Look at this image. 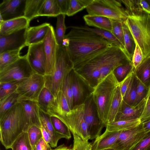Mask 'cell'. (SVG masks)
Masks as SVG:
<instances>
[{"mask_svg":"<svg viewBox=\"0 0 150 150\" xmlns=\"http://www.w3.org/2000/svg\"><path fill=\"white\" fill-rule=\"evenodd\" d=\"M26 0H4L0 4V16L4 21L24 16Z\"/></svg>","mask_w":150,"mask_h":150,"instance_id":"16","label":"cell"},{"mask_svg":"<svg viewBox=\"0 0 150 150\" xmlns=\"http://www.w3.org/2000/svg\"><path fill=\"white\" fill-rule=\"evenodd\" d=\"M50 25L45 23L40 25L29 27L27 29L25 45L28 46L43 42Z\"/></svg>","mask_w":150,"mask_h":150,"instance_id":"20","label":"cell"},{"mask_svg":"<svg viewBox=\"0 0 150 150\" xmlns=\"http://www.w3.org/2000/svg\"><path fill=\"white\" fill-rule=\"evenodd\" d=\"M83 103L84 118L88 127L91 140L93 139L100 135L102 130L105 126L98 117L91 92L86 97Z\"/></svg>","mask_w":150,"mask_h":150,"instance_id":"11","label":"cell"},{"mask_svg":"<svg viewBox=\"0 0 150 150\" xmlns=\"http://www.w3.org/2000/svg\"><path fill=\"white\" fill-rule=\"evenodd\" d=\"M39 115L41 126L50 135L54 146L56 147L58 141L62 138H64V137L55 131L49 115L40 109Z\"/></svg>","mask_w":150,"mask_h":150,"instance_id":"28","label":"cell"},{"mask_svg":"<svg viewBox=\"0 0 150 150\" xmlns=\"http://www.w3.org/2000/svg\"><path fill=\"white\" fill-rule=\"evenodd\" d=\"M129 16H138L145 13L140 3V0H120Z\"/></svg>","mask_w":150,"mask_h":150,"instance_id":"35","label":"cell"},{"mask_svg":"<svg viewBox=\"0 0 150 150\" xmlns=\"http://www.w3.org/2000/svg\"><path fill=\"white\" fill-rule=\"evenodd\" d=\"M21 81H13L0 83V101L16 91Z\"/></svg>","mask_w":150,"mask_h":150,"instance_id":"41","label":"cell"},{"mask_svg":"<svg viewBox=\"0 0 150 150\" xmlns=\"http://www.w3.org/2000/svg\"><path fill=\"white\" fill-rule=\"evenodd\" d=\"M135 76L146 87H150V56L144 59L134 69Z\"/></svg>","mask_w":150,"mask_h":150,"instance_id":"25","label":"cell"},{"mask_svg":"<svg viewBox=\"0 0 150 150\" xmlns=\"http://www.w3.org/2000/svg\"><path fill=\"white\" fill-rule=\"evenodd\" d=\"M68 28L71 29L65 35L62 45L66 47L73 69L115 45L93 32L76 26Z\"/></svg>","mask_w":150,"mask_h":150,"instance_id":"2","label":"cell"},{"mask_svg":"<svg viewBox=\"0 0 150 150\" xmlns=\"http://www.w3.org/2000/svg\"><path fill=\"white\" fill-rule=\"evenodd\" d=\"M40 128L33 125L28 128L27 132L32 146H35L38 142L42 137Z\"/></svg>","mask_w":150,"mask_h":150,"instance_id":"46","label":"cell"},{"mask_svg":"<svg viewBox=\"0 0 150 150\" xmlns=\"http://www.w3.org/2000/svg\"><path fill=\"white\" fill-rule=\"evenodd\" d=\"M20 50L5 52L0 54V71L17 60L21 57Z\"/></svg>","mask_w":150,"mask_h":150,"instance_id":"34","label":"cell"},{"mask_svg":"<svg viewBox=\"0 0 150 150\" xmlns=\"http://www.w3.org/2000/svg\"><path fill=\"white\" fill-rule=\"evenodd\" d=\"M148 133L144 130L141 123L134 128L121 131L111 148L114 150H132Z\"/></svg>","mask_w":150,"mask_h":150,"instance_id":"12","label":"cell"},{"mask_svg":"<svg viewBox=\"0 0 150 150\" xmlns=\"http://www.w3.org/2000/svg\"><path fill=\"white\" fill-rule=\"evenodd\" d=\"M134 77V71L130 73L123 81L119 83L122 98L131 86Z\"/></svg>","mask_w":150,"mask_h":150,"instance_id":"49","label":"cell"},{"mask_svg":"<svg viewBox=\"0 0 150 150\" xmlns=\"http://www.w3.org/2000/svg\"><path fill=\"white\" fill-rule=\"evenodd\" d=\"M74 141L73 150H92V144L75 133L72 134Z\"/></svg>","mask_w":150,"mask_h":150,"instance_id":"45","label":"cell"},{"mask_svg":"<svg viewBox=\"0 0 150 150\" xmlns=\"http://www.w3.org/2000/svg\"><path fill=\"white\" fill-rule=\"evenodd\" d=\"M137 79L134 75V79L131 87L126 92L123 100L128 105L135 106L137 99Z\"/></svg>","mask_w":150,"mask_h":150,"instance_id":"44","label":"cell"},{"mask_svg":"<svg viewBox=\"0 0 150 150\" xmlns=\"http://www.w3.org/2000/svg\"><path fill=\"white\" fill-rule=\"evenodd\" d=\"M141 123L139 119L114 121L108 123L106 130L110 132H120L134 128Z\"/></svg>","mask_w":150,"mask_h":150,"instance_id":"26","label":"cell"},{"mask_svg":"<svg viewBox=\"0 0 150 150\" xmlns=\"http://www.w3.org/2000/svg\"><path fill=\"white\" fill-rule=\"evenodd\" d=\"M71 110L65 96L60 90L56 98L55 107L49 116H55L60 119Z\"/></svg>","mask_w":150,"mask_h":150,"instance_id":"27","label":"cell"},{"mask_svg":"<svg viewBox=\"0 0 150 150\" xmlns=\"http://www.w3.org/2000/svg\"><path fill=\"white\" fill-rule=\"evenodd\" d=\"M25 126L24 113L20 102L0 117V141L6 149L11 148Z\"/></svg>","mask_w":150,"mask_h":150,"instance_id":"3","label":"cell"},{"mask_svg":"<svg viewBox=\"0 0 150 150\" xmlns=\"http://www.w3.org/2000/svg\"><path fill=\"white\" fill-rule=\"evenodd\" d=\"M120 132H110L105 129L97 137L92 144V150H103L111 148L117 140Z\"/></svg>","mask_w":150,"mask_h":150,"instance_id":"21","label":"cell"},{"mask_svg":"<svg viewBox=\"0 0 150 150\" xmlns=\"http://www.w3.org/2000/svg\"><path fill=\"white\" fill-rule=\"evenodd\" d=\"M143 128L146 133L150 132V119L142 123Z\"/></svg>","mask_w":150,"mask_h":150,"instance_id":"57","label":"cell"},{"mask_svg":"<svg viewBox=\"0 0 150 150\" xmlns=\"http://www.w3.org/2000/svg\"><path fill=\"white\" fill-rule=\"evenodd\" d=\"M146 100L144 110L139 118L141 123L150 119V87Z\"/></svg>","mask_w":150,"mask_h":150,"instance_id":"51","label":"cell"},{"mask_svg":"<svg viewBox=\"0 0 150 150\" xmlns=\"http://www.w3.org/2000/svg\"><path fill=\"white\" fill-rule=\"evenodd\" d=\"M60 90L62 92L67 101L69 108L71 110L74 107L72 92L71 85L70 73L65 78Z\"/></svg>","mask_w":150,"mask_h":150,"instance_id":"43","label":"cell"},{"mask_svg":"<svg viewBox=\"0 0 150 150\" xmlns=\"http://www.w3.org/2000/svg\"><path fill=\"white\" fill-rule=\"evenodd\" d=\"M76 27L79 28L93 32L108 41L125 50L124 46L111 32L105 30L98 28H92L86 26Z\"/></svg>","mask_w":150,"mask_h":150,"instance_id":"33","label":"cell"},{"mask_svg":"<svg viewBox=\"0 0 150 150\" xmlns=\"http://www.w3.org/2000/svg\"><path fill=\"white\" fill-rule=\"evenodd\" d=\"M132 62L125 50L115 45L96 54L73 69L89 90L118 66Z\"/></svg>","mask_w":150,"mask_h":150,"instance_id":"1","label":"cell"},{"mask_svg":"<svg viewBox=\"0 0 150 150\" xmlns=\"http://www.w3.org/2000/svg\"><path fill=\"white\" fill-rule=\"evenodd\" d=\"M61 14L57 0H45L40 9L39 16L57 17Z\"/></svg>","mask_w":150,"mask_h":150,"instance_id":"29","label":"cell"},{"mask_svg":"<svg viewBox=\"0 0 150 150\" xmlns=\"http://www.w3.org/2000/svg\"><path fill=\"white\" fill-rule=\"evenodd\" d=\"M20 102V96L16 91L0 101V117Z\"/></svg>","mask_w":150,"mask_h":150,"instance_id":"36","label":"cell"},{"mask_svg":"<svg viewBox=\"0 0 150 150\" xmlns=\"http://www.w3.org/2000/svg\"><path fill=\"white\" fill-rule=\"evenodd\" d=\"M28 28L7 35H0V54L8 51L21 50L26 46V36Z\"/></svg>","mask_w":150,"mask_h":150,"instance_id":"15","label":"cell"},{"mask_svg":"<svg viewBox=\"0 0 150 150\" xmlns=\"http://www.w3.org/2000/svg\"><path fill=\"white\" fill-rule=\"evenodd\" d=\"M112 22L111 33L124 47L125 42L122 22L112 20Z\"/></svg>","mask_w":150,"mask_h":150,"instance_id":"47","label":"cell"},{"mask_svg":"<svg viewBox=\"0 0 150 150\" xmlns=\"http://www.w3.org/2000/svg\"><path fill=\"white\" fill-rule=\"evenodd\" d=\"M44 0H26L24 16L30 22L39 16L40 9Z\"/></svg>","mask_w":150,"mask_h":150,"instance_id":"30","label":"cell"},{"mask_svg":"<svg viewBox=\"0 0 150 150\" xmlns=\"http://www.w3.org/2000/svg\"><path fill=\"white\" fill-rule=\"evenodd\" d=\"M124 22L141 50L144 59L150 56V15L129 16Z\"/></svg>","mask_w":150,"mask_h":150,"instance_id":"6","label":"cell"},{"mask_svg":"<svg viewBox=\"0 0 150 150\" xmlns=\"http://www.w3.org/2000/svg\"><path fill=\"white\" fill-rule=\"evenodd\" d=\"M149 88L137 79V99L135 106L146 98L148 93Z\"/></svg>","mask_w":150,"mask_h":150,"instance_id":"48","label":"cell"},{"mask_svg":"<svg viewBox=\"0 0 150 150\" xmlns=\"http://www.w3.org/2000/svg\"><path fill=\"white\" fill-rule=\"evenodd\" d=\"M132 150H150V132Z\"/></svg>","mask_w":150,"mask_h":150,"instance_id":"52","label":"cell"},{"mask_svg":"<svg viewBox=\"0 0 150 150\" xmlns=\"http://www.w3.org/2000/svg\"><path fill=\"white\" fill-rule=\"evenodd\" d=\"M123 98L122 96L119 84L115 92L108 115V123L114 121L115 117L120 108Z\"/></svg>","mask_w":150,"mask_h":150,"instance_id":"31","label":"cell"},{"mask_svg":"<svg viewBox=\"0 0 150 150\" xmlns=\"http://www.w3.org/2000/svg\"><path fill=\"white\" fill-rule=\"evenodd\" d=\"M35 73L28 62L26 54L21 56L15 62L0 71V83L21 81Z\"/></svg>","mask_w":150,"mask_h":150,"instance_id":"8","label":"cell"},{"mask_svg":"<svg viewBox=\"0 0 150 150\" xmlns=\"http://www.w3.org/2000/svg\"><path fill=\"white\" fill-rule=\"evenodd\" d=\"M146 101V98L144 99L138 105L133 106L123 100L114 121L139 119L144 110Z\"/></svg>","mask_w":150,"mask_h":150,"instance_id":"18","label":"cell"},{"mask_svg":"<svg viewBox=\"0 0 150 150\" xmlns=\"http://www.w3.org/2000/svg\"><path fill=\"white\" fill-rule=\"evenodd\" d=\"M50 147L47 150H51V147Z\"/></svg>","mask_w":150,"mask_h":150,"instance_id":"62","label":"cell"},{"mask_svg":"<svg viewBox=\"0 0 150 150\" xmlns=\"http://www.w3.org/2000/svg\"><path fill=\"white\" fill-rule=\"evenodd\" d=\"M93 0H70L69 8L67 15L72 16L86 8Z\"/></svg>","mask_w":150,"mask_h":150,"instance_id":"42","label":"cell"},{"mask_svg":"<svg viewBox=\"0 0 150 150\" xmlns=\"http://www.w3.org/2000/svg\"><path fill=\"white\" fill-rule=\"evenodd\" d=\"M23 108L25 116V127L23 132H27L33 125L41 128L40 109L37 102L30 100H22L20 102Z\"/></svg>","mask_w":150,"mask_h":150,"instance_id":"17","label":"cell"},{"mask_svg":"<svg viewBox=\"0 0 150 150\" xmlns=\"http://www.w3.org/2000/svg\"><path fill=\"white\" fill-rule=\"evenodd\" d=\"M51 147L45 141L42 137L39 140L35 145L36 150H47Z\"/></svg>","mask_w":150,"mask_h":150,"instance_id":"54","label":"cell"},{"mask_svg":"<svg viewBox=\"0 0 150 150\" xmlns=\"http://www.w3.org/2000/svg\"><path fill=\"white\" fill-rule=\"evenodd\" d=\"M134 71L132 63L130 62L118 66L114 70L113 72L117 81L120 83Z\"/></svg>","mask_w":150,"mask_h":150,"instance_id":"40","label":"cell"},{"mask_svg":"<svg viewBox=\"0 0 150 150\" xmlns=\"http://www.w3.org/2000/svg\"><path fill=\"white\" fill-rule=\"evenodd\" d=\"M46 58L45 75L50 74L54 66L58 45L55 36V30L50 25L43 42Z\"/></svg>","mask_w":150,"mask_h":150,"instance_id":"14","label":"cell"},{"mask_svg":"<svg viewBox=\"0 0 150 150\" xmlns=\"http://www.w3.org/2000/svg\"><path fill=\"white\" fill-rule=\"evenodd\" d=\"M30 23L24 16L4 21L0 23V35H7L28 28Z\"/></svg>","mask_w":150,"mask_h":150,"instance_id":"19","label":"cell"},{"mask_svg":"<svg viewBox=\"0 0 150 150\" xmlns=\"http://www.w3.org/2000/svg\"><path fill=\"white\" fill-rule=\"evenodd\" d=\"M50 117L55 131L63 136L64 138L67 139H70L71 137V131L67 125L57 117L54 116Z\"/></svg>","mask_w":150,"mask_h":150,"instance_id":"39","label":"cell"},{"mask_svg":"<svg viewBox=\"0 0 150 150\" xmlns=\"http://www.w3.org/2000/svg\"><path fill=\"white\" fill-rule=\"evenodd\" d=\"M26 55L28 61L35 71L45 76L46 58L43 42L29 46Z\"/></svg>","mask_w":150,"mask_h":150,"instance_id":"13","label":"cell"},{"mask_svg":"<svg viewBox=\"0 0 150 150\" xmlns=\"http://www.w3.org/2000/svg\"><path fill=\"white\" fill-rule=\"evenodd\" d=\"M61 13L66 15L68 10L70 0H57Z\"/></svg>","mask_w":150,"mask_h":150,"instance_id":"53","label":"cell"},{"mask_svg":"<svg viewBox=\"0 0 150 150\" xmlns=\"http://www.w3.org/2000/svg\"><path fill=\"white\" fill-rule=\"evenodd\" d=\"M65 15L61 14L57 17L55 30L56 40L58 45H62L65 38L66 27L65 24Z\"/></svg>","mask_w":150,"mask_h":150,"instance_id":"38","label":"cell"},{"mask_svg":"<svg viewBox=\"0 0 150 150\" xmlns=\"http://www.w3.org/2000/svg\"><path fill=\"white\" fill-rule=\"evenodd\" d=\"M136 47L132 59L134 70L140 64L144 59L141 50L137 44L136 43Z\"/></svg>","mask_w":150,"mask_h":150,"instance_id":"50","label":"cell"},{"mask_svg":"<svg viewBox=\"0 0 150 150\" xmlns=\"http://www.w3.org/2000/svg\"><path fill=\"white\" fill-rule=\"evenodd\" d=\"M103 150H114L112 148H108V149H103Z\"/></svg>","mask_w":150,"mask_h":150,"instance_id":"60","label":"cell"},{"mask_svg":"<svg viewBox=\"0 0 150 150\" xmlns=\"http://www.w3.org/2000/svg\"><path fill=\"white\" fill-rule=\"evenodd\" d=\"M83 103L73 107L70 111L60 119L68 127L72 134L75 133L83 139L91 140L88 127L84 120Z\"/></svg>","mask_w":150,"mask_h":150,"instance_id":"9","label":"cell"},{"mask_svg":"<svg viewBox=\"0 0 150 150\" xmlns=\"http://www.w3.org/2000/svg\"><path fill=\"white\" fill-rule=\"evenodd\" d=\"M51 150H73L71 146H68L64 144L61 145L54 149H51Z\"/></svg>","mask_w":150,"mask_h":150,"instance_id":"58","label":"cell"},{"mask_svg":"<svg viewBox=\"0 0 150 150\" xmlns=\"http://www.w3.org/2000/svg\"><path fill=\"white\" fill-rule=\"evenodd\" d=\"M148 3H149L150 6V0H146Z\"/></svg>","mask_w":150,"mask_h":150,"instance_id":"61","label":"cell"},{"mask_svg":"<svg viewBox=\"0 0 150 150\" xmlns=\"http://www.w3.org/2000/svg\"><path fill=\"white\" fill-rule=\"evenodd\" d=\"M140 3L143 11L150 15V6L146 0H140Z\"/></svg>","mask_w":150,"mask_h":150,"instance_id":"56","label":"cell"},{"mask_svg":"<svg viewBox=\"0 0 150 150\" xmlns=\"http://www.w3.org/2000/svg\"><path fill=\"white\" fill-rule=\"evenodd\" d=\"M56 99L50 91L44 87L39 95L37 103L40 109L49 115L55 107Z\"/></svg>","mask_w":150,"mask_h":150,"instance_id":"22","label":"cell"},{"mask_svg":"<svg viewBox=\"0 0 150 150\" xmlns=\"http://www.w3.org/2000/svg\"><path fill=\"white\" fill-rule=\"evenodd\" d=\"M83 18L86 24L88 26L112 31V20L108 18L88 14L83 16Z\"/></svg>","mask_w":150,"mask_h":150,"instance_id":"24","label":"cell"},{"mask_svg":"<svg viewBox=\"0 0 150 150\" xmlns=\"http://www.w3.org/2000/svg\"><path fill=\"white\" fill-rule=\"evenodd\" d=\"M45 84L44 76L36 73L22 81L16 91L19 96L20 101L30 100L37 102Z\"/></svg>","mask_w":150,"mask_h":150,"instance_id":"10","label":"cell"},{"mask_svg":"<svg viewBox=\"0 0 150 150\" xmlns=\"http://www.w3.org/2000/svg\"><path fill=\"white\" fill-rule=\"evenodd\" d=\"M70 75L74 106L83 103L86 98L84 97V90L82 81L73 70Z\"/></svg>","mask_w":150,"mask_h":150,"instance_id":"23","label":"cell"},{"mask_svg":"<svg viewBox=\"0 0 150 150\" xmlns=\"http://www.w3.org/2000/svg\"><path fill=\"white\" fill-rule=\"evenodd\" d=\"M40 128L42 131V137L45 141L51 147H55L52 139L50 134L42 126Z\"/></svg>","mask_w":150,"mask_h":150,"instance_id":"55","label":"cell"},{"mask_svg":"<svg viewBox=\"0 0 150 150\" xmlns=\"http://www.w3.org/2000/svg\"><path fill=\"white\" fill-rule=\"evenodd\" d=\"M119 83L113 71L94 88L91 92L98 117L105 126L116 89Z\"/></svg>","mask_w":150,"mask_h":150,"instance_id":"4","label":"cell"},{"mask_svg":"<svg viewBox=\"0 0 150 150\" xmlns=\"http://www.w3.org/2000/svg\"><path fill=\"white\" fill-rule=\"evenodd\" d=\"M11 148L12 150H32L27 132H22L13 142Z\"/></svg>","mask_w":150,"mask_h":150,"instance_id":"37","label":"cell"},{"mask_svg":"<svg viewBox=\"0 0 150 150\" xmlns=\"http://www.w3.org/2000/svg\"><path fill=\"white\" fill-rule=\"evenodd\" d=\"M124 32L125 51L132 61L136 44L133 36L124 21L122 23Z\"/></svg>","mask_w":150,"mask_h":150,"instance_id":"32","label":"cell"},{"mask_svg":"<svg viewBox=\"0 0 150 150\" xmlns=\"http://www.w3.org/2000/svg\"><path fill=\"white\" fill-rule=\"evenodd\" d=\"M86 9L88 14L103 16L122 22L129 17L120 0H93Z\"/></svg>","mask_w":150,"mask_h":150,"instance_id":"7","label":"cell"},{"mask_svg":"<svg viewBox=\"0 0 150 150\" xmlns=\"http://www.w3.org/2000/svg\"><path fill=\"white\" fill-rule=\"evenodd\" d=\"M74 66L65 46L58 45L55 63L50 74L44 76L45 87L56 98L66 76L73 70Z\"/></svg>","mask_w":150,"mask_h":150,"instance_id":"5","label":"cell"},{"mask_svg":"<svg viewBox=\"0 0 150 150\" xmlns=\"http://www.w3.org/2000/svg\"><path fill=\"white\" fill-rule=\"evenodd\" d=\"M32 150H36L35 146H32Z\"/></svg>","mask_w":150,"mask_h":150,"instance_id":"59","label":"cell"}]
</instances>
